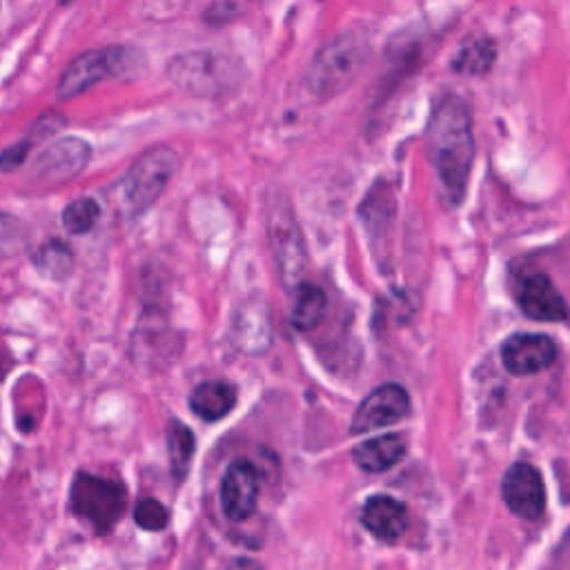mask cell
<instances>
[{
    "instance_id": "6da1fadb",
    "label": "cell",
    "mask_w": 570,
    "mask_h": 570,
    "mask_svg": "<svg viewBox=\"0 0 570 570\" xmlns=\"http://www.w3.org/2000/svg\"><path fill=\"white\" fill-rule=\"evenodd\" d=\"M425 145L443 198L459 205L468 191L474 160L472 111L461 96L445 94L439 98L425 127Z\"/></svg>"
},
{
    "instance_id": "7a4b0ae2",
    "label": "cell",
    "mask_w": 570,
    "mask_h": 570,
    "mask_svg": "<svg viewBox=\"0 0 570 570\" xmlns=\"http://www.w3.org/2000/svg\"><path fill=\"white\" fill-rule=\"evenodd\" d=\"M167 78L189 96L223 98L243 85L245 67L220 51H185L169 60Z\"/></svg>"
},
{
    "instance_id": "3957f363",
    "label": "cell",
    "mask_w": 570,
    "mask_h": 570,
    "mask_svg": "<svg viewBox=\"0 0 570 570\" xmlns=\"http://www.w3.org/2000/svg\"><path fill=\"white\" fill-rule=\"evenodd\" d=\"M370 56V40L363 33L347 31L321 47L305 73V89L327 100L345 91L363 71Z\"/></svg>"
},
{
    "instance_id": "277c9868",
    "label": "cell",
    "mask_w": 570,
    "mask_h": 570,
    "mask_svg": "<svg viewBox=\"0 0 570 570\" xmlns=\"http://www.w3.org/2000/svg\"><path fill=\"white\" fill-rule=\"evenodd\" d=\"M176 151L165 145L151 147L140 154L118 183L116 198L120 214L125 218H138L140 214H145L165 191L169 178L176 171Z\"/></svg>"
},
{
    "instance_id": "5b68a950",
    "label": "cell",
    "mask_w": 570,
    "mask_h": 570,
    "mask_svg": "<svg viewBox=\"0 0 570 570\" xmlns=\"http://www.w3.org/2000/svg\"><path fill=\"white\" fill-rule=\"evenodd\" d=\"M69 508L78 521L102 534L109 532L125 514L127 492L122 483L109 476L78 472L71 481Z\"/></svg>"
},
{
    "instance_id": "8992f818",
    "label": "cell",
    "mask_w": 570,
    "mask_h": 570,
    "mask_svg": "<svg viewBox=\"0 0 570 570\" xmlns=\"http://www.w3.org/2000/svg\"><path fill=\"white\" fill-rule=\"evenodd\" d=\"M131 65L134 51L127 47H100L82 51L65 67L56 85V96L58 100L73 98L102 80L125 76L131 69Z\"/></svg>"
},
{
    "instance_id": "52a82bcc",
    "label": "cell",
    "mask_w": 570,
    "mask_h": 570,
    "mask_svg": "<svg viewBox=\"0 0 570 570\" xmlns=\"http://www.w3.org/2000/svg\"><path fill=\"white\" fill-rule=\"evenodd\" d=\"M180 352L178 334L167 325L158 312H145L131 334V361L145 372L167 367Z\"/></svg>"
},
{
    "instance_id": "ba28073f",
    "label": "cell",
    "mask_w": 570,
    "mask_h": 570,
    "mask_svg": "<svg viewBox=\"0 0 570 570\" xmlns=\"http://www.w3.org/2000/svg\"><path fill=\"white\" fill-rule=\"evenodd\" d=\"M267 232L283 278H287V274H298L305 263L303 236L292 214V207L283 196L272 198V205L267 209Z\"/></svg>"
},
{
    "instance_id": "9c48e42d",
    "label": "cell",
    "mask_w": 570,
    "mask_h": 570,
    "mask_svg": "<svg viewBox=\"0 0 570 570\" xmlns=\"http://www.w3.org/2000/svg\"><path fill=\"white\" fill-rule=\"evenodd\" d=\"M501 494L512 514L534 521L543 514L546 508V490L541 474L530 463H514L503 474Z\"/></svg>"
},
{
    "instance_id": "30bf717a",
    "label": "cell",
    "mask_w": 570,
    "mask_h": 570,
    "mask_svg": "<svg viewBox=\"0 0 570 570\" xmlns=\"http://www.w3.org/2000/svg\"><path fill=\"white\" fill-rule=\"evenodd\" d=\"M410 412V396L396 383H385L372 390L356 407L352 419V432L363 434L390 423H396Z\"/></svg>"
},
{
    "instance_id": "8fae6325",
    "label": "cell",
    "mask_w": 570,
    "mask_h": 570,
    "mask_svg": "<svg viewBox=\"0 0 570 570\" xmlns=\"http://www.w3.org/2000/svg\"><path fill=\"white\" fill-rule=\"evenodd\" d=\"M258 501V472L249 461H234L220 481V508L229 521L252 517Z\"/></svg>"
},
{
    "instance_id": "7c38bea8",
    "label": "cell",
    "mask_w": 570,
    "mask_h": 570,
    "mask_svg": "<svg viewBox=\"0 0 570 570\" xmlns=\"http://www.w3.org/2000/svg\"><path fill=\"white\" fill-rule=\"evenodd\" d=\"M517 305L534 321H566L568 305L546 274L521 276L514 289Z\"/></svg>"
},
{
    "instance_id": "4fadbf2b",
    "label": "cell",
    "mask_w": 570,
    "mask_h": 570,
    "mask_svg": "<svg viewBox=\"0 0 570 570\" xmlns=\"http://www.w3.org/2000/svg\"><path fill=\"white\" fill-rule=\"evenodd\" d=\"M557 358V345L543 334H514L501 347V361L517 376L546 370Z\"/></svg>"
},
{
    "instance_id": "5bb4252c",
    "label": "cell",
    "mask_w": 570,
    "mask_h": 570,
    "mask_svg": "<svg viewBox=\"0 0 570 570\" xmlns=\"http://www.w3.org/2000/svg\"><path fill=\"white\" fill-rule=\"evenodd\" d=\"M91 156V147L82 138L53 140L36 158V174L49 180H67L80 174Z\"/></svg>"
},
{
    "instance_id": "9a60e30c",
    "label": "cell",
    "mask_w": 570,
    "mask_h": 570,
    "mask_svg": "<svg viewBox=\"0 0 570 570\" xmlns=\"http://www.w3.org/2000/svg\"><path fill=\"white\" fill-rule=\"evenodd\" d=\"M361 523L376 539L392 543L407 528V510L401 501L387 494H376L365 501L361 510Z\"/></svg>"
},
{
    "instance_id": "2e32d148",
    "label": "cell",
    "mask_w": 570,
    "mask_h": 570,
    "mask_svg": "<svg viewBox=\"0 0 570 570\" xmlns=\"http://www.w3.org/2000/svg\"><path fill=\"white\" fill-rule=\"evenodd\" d=\"M236 405V387L227 381H205L189 394V407L205 421H218Z\"/></svg>"
},
{
    "instance_id": "e0dca14e",
    "label": "cell",
    "mask_w": 570,
    "mask_h": 570,
    "mask_svg": "<svg viewBox=\"0 0 570 570\" xmlns=\"http://www.w3.org/2000/svg\"><path fill=\"white\" fill-rule=\"evenodd\" d=\"M405 441L399 434H383L354 448L352 459L365 472H383L403 459Z\"/></svg>"
},
{
    "instance_id": "ac0fdd59",
    "label": "cell",
    "mask_w": 570,
    "mask_h": 570,
    "mask_svg": "<svg viewBox=\"0 0 570 570\" xmlns=\"http://www.w3.org/2000/svg\"><path fill=\"white\" fill-rule=\"evenodd\" d=\"M497 60V45L492 38L481 36V38H472L465 45H461V49L456 51L454 60H452V69L456 73H465V76H483L492 69Z\"/></svg>"
},
{
    "instance_id": "d6986e66",
    "label": "cell",
    "mask_w": 570,
    "mask_h": 570,
    "mask_svg": "<svg viewBox=\"0 0 570 570\" xmlns=\"http://www.w3.org/2000/svg\"><path fill=\"white\" fill-rule=\"evenodd\" d=\"M325 294L312 283H301L294 292L292 305V325L301 332L314 330L325 314Z\"/></svg>"
},
{
    "instance_id": "ffe728a7",
    "label": "cell",
    "mask_w": 570,
    "mask_h": 570,
    "mask_svg": "<svg viewBox=\"0 0 570 570\" xmlns=\"http://www.w3.org/2000/svg\"><path fill=\"white\" fill-rule=\"evenodd\" d=\"M194 448H196V441H194L191 430L178 421H171V425L167 430V452H169L171 474L176 481L185 479L191 456H194Z\"/></svg>"
},
{
    "instance_id": "44dd1931",
    "label": "cell",
    "mask_w": 570,
    "mask_h": 570,
    "mask_svg": "<svg viewBox=\"0 0 570 570\" xmlns=\"http://www.w3.org/2000/svg\"><path fill=\"white\" fill-rule=\"evenodd\" d=\"M33 265L38 267L40 274H45L49 278H65L71 272L73 254L67 243L53 238L38 247V252L33 256Z\"/></svg>"
},
{
    "instance_id": "7402d4cb",
    "label": "cell",
    "mask_w": 570,
    "mask_h": 570,
    "mask_svg": "<svg viewBox=\"0 0 570 570\" xmlns=\"http://www.w3.org/2000/svg\"><path fill=\"white\" fill-rule=\"evenodd\" d=\"M56 122H58V116H56V114H53V116H45L42 120H38L36 127H33V131H31L29 136H24L22 140L13 142L11 147H7V149L0 154V169H2V171H13L18 165H22V163L27 160L31 147H33L47 131H51V129L58 127Z\"/></svg>"
},
{
    "instance_id": "603a6c76",
    "label": "cell",
    "mask_w": 570,
    "mask_h": 570,
    "mask_svg": "<svg viewBox=\"0 0 570 570\" xmlns=\"http://www.w3.org/2000/svg\"><path fill=\"white\" fill-rule=\"evenodd\" d=\"M100 218V205L94 198H76L62 209V225L69 234H87Z\"/></svg>"
},
{
    "instance_id": "cb8c5ba5",
    "label": "cell",
    "mask_w": 570,
    "mask_h": 570,
    "mask_svg": "<svg viewBox=\"0 0 570 570\" xmlns=\"http://www.w3.org/2000/svg\"><path fill=\"white\" fill-rule=\"evenodd\" d=\"M29 243V232L20 218L0 212V261L13 258L24 252Z\"/></svg>"
},
{
    "instance_id": "d4e9b609",
    "label": "cell",
    "mask_w": 570,
    "mask_h": 570,
    "mask_svg": "<svg viewBox=\"0 0 570 570\" xmlns=\"http://www.w3.org/2000/svg\"><path fill=\"white\" fill-rule=\"evenodd\" d=\"M134 519L145 530H163L167 525V521H169V512H167V508L160 501H156L151 497H145V499H140L136 503Z\"/></svg>"
},
{
    "instance_id": "484cf974",
    "label": "cell",
    "mask_w": 570,
    "mask_h": 570,
    "mask_svg": "<svg viewBox=\"0 0 570 570\" xmlns=\"http://www.w3.org/2000/svg\"><path fill=\"white\" fill-rule=\"evenodd\" d=\"M227 570H263V568L252 559H234Z\"/></svg>"
},
{
    "instance_id": "4316f807",
    "label": "cell",
    "mask_w": 570,
    "mask_h": 570,
    "mask_svg": "<svg viewBox=\"0 0 570 570\" xmlns=\"http://www.w3.org/2000/svg\"><path fill=\"white\" fill-rule=\"evenodd\" d=\"M4 370H7V354L0 347V372H4Z\"/></svg>"
}]
</instances>
